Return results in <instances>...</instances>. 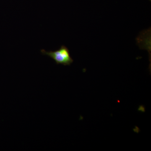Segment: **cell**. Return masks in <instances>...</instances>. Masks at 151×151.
Wrapping results in <instances>:
<instances>
[{
    "label": "cell",
    "mask_w": 151,
    "mask_h": 151,
    "mask_svg": "<svg viewBox=\"0 0 151 151\" xmlns=\"http://www.w3.org/2000/svg\"><path fill=\"white\" fill-rule=\"evenodd\" d=\"M41 52L54 60L57 64L70 65L73 61L70 56L69 50L64 45H62L59 50L56 51L47 52L45 50H42Z\"/></svg>",
    "instance_id": "6da1fadb"
}]
</instances>
